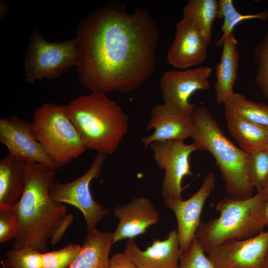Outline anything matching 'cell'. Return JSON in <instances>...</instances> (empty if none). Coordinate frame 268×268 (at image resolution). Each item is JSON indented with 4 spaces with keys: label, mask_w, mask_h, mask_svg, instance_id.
Listing matches in <instances>:
<instances>
[{
    "label": "cell",
    "mask_w": 268,
    "mask_h": 268,
    "mask_svg": "<svg viewBox=\"0 0 268 268\" xmlns=\"http://www.w3.org/2000/svg\"><path fill=\"white\" fill-rule=\"evenodd\" d=\"M42 253L30 247L12 249L0 263L5 268H44Z\"/></svg>",
    "instance_id": "cell-26"
},
{
    "label": "cell",
    "mask_w": 268,
    "mask_h": 268,
    "mask_svg": "<svg viewBox=\"0 0 268 268\" xmlns=\"http://www.w3.org/2000/svg\"><path fill=\"white\" fill-rule=\"evenodd\" d=\"M216 0H190L183 7V17L191 21L208 45L212 40V27L217 18Z\"/></svg>",
    "instance_id": "cell-22"
},
{
    "label": "cell",
    "mask_w": 268,
    "mask_h": 268,
    "mask_svg": "<svg viewBox=\"0 0 268 268\" xmlns=\"http://www.w3.org/2000/svg\"><path fill=\"white\" fill-rule=\"evenodd\" d=\"M25 188L15 206L19 230L12 247H30L45 253L49 241L55 244L61 240L73 216L67 213L64 203L50 198L56 169L36 162L25 163Z\"/></svg>",
    "instance_id": "cell-2"
},
{
    "label": "cell",
    "mask_w": 268,
    "mask_h": 268,
    "mask_svg": "<svg viewBox=\"0 0 268 268\" xmlns=\"http://www.w3.org/2000/svg\"><path fill=\"white\" fill-rule=\"evenodd\" d=\"M246 171L251 187L261 192L268 183V148L249 154Z\"/></svg>",
    "instance_id": "cell-25"
},
{
    "label": "cell",
    "mask_w": 268,
    "mask_h": 268,
    "mask_svg": "<svg viewBox=\"0 0 268 268\" xmlns=\"http://www.w3.org/2000/svg\"><path fill=\"white\" fill-rule=\"evenodd\" d=\"M0 141L12 158L24 163H39L58 169L36 139L31 122L16 115L0 119Z\"/></svg>",
    "instance_id": "cell-11"
},
{
    "label": "cell",
    "mask_w": 268,
    "mask_h": 268,
    "mask_svg": "<svg viewBox=\"0 0 268 268\" xmlns=\"http://www.w3.org/2000/svg\"><path fill=\"white\" fill-rule=\"evenodd\" d=\"M33 134L58 168L79 157L86 148L68 118L65 105L45 103L35 111Z\"/></svg>",
    "instance_id": "cell-6"
},
{
    "label": "cell",
    "mask_w": 268,
    "mask_h": 268,
    "mask_svg": "<svg viewBox=\"0 0 268 268\" xmlns=\"http://www.w3.org/2000/svg\"><path fill=\"white\" fill-rule=\"evenodd\" d=\"M2 268H5L4 267H2Z\"/></svg>",
    "instance_id": "cell-36"
},
{
    "label": "cell",
    "mask_w": 268,
    "mask_h": 268,
    "mask_svg": "<svg viewBox=\"0 0 268 268\" xmlns=\"http://www.w3.org/2000/svg\"><path fill=\"white\" fill-rule=\"evenodd\" d=\"M158 167L164 170L161 193L165 199H183V178L192 176L190 163L192 153L199 150L194 142L166 140L155 141L149 145Z\"/></svg>",
    "instance_id": "cell-9"
},
{
    "label": "cell",
    "mask_w": 268,
    "mask_h": 268,
    "mask_svg": "<svg viewBox=\"0 0 268 268\" xmlns=\"http://www.w3.org/2000/svg\"><path fill=\"white\" fill-rule=\"evenodd\" d=\"M191 137L199 150L210 152L214 158L230 197L244 199L253 196L246 166L249 154L225 135L218 122L204 106L196 107L192 114Z\"/></svg>",
    "instance_id": "cell-4"
},
{
    "label": "cell",
    "mask_w": 268,
    "mask_h": 268,
    "mask_svg": "<svg viewBox=\"0 0 268 268\" xmlns=\"http://www.w3.org/2000/svg\"><path fill=\"white\" fill-rule=\"evenodd\" d=\"M8 5L4 2H0V19L3 18L6 14Z\"/></svg>",
    "instance_id": "cell-33"
},
{
    "label": "cell",
    "mask_w": 268,
    "mask_h": 268,
    "mask_svg": "<svg viewBox=\"0 0 268 268\" xmlns=\"http://www.w3.org/2000/svg\"><path fill=\"white\" fill-rule=\"evenodd\" d=\"M228 130L240 148L248 154L268 148V129L224 110Z\"/></svg>",
    "instance_id": "cell-20"
},
{
    "label": "cell",
    "mask_w": 268,
    "mask_h": 268,
    "mask_svg": "<svg viewBox=\"0 0 268 268\" xmlns=\"http://www.w3.org/2000/svg\"><path fill=\"white\" fill-rule=\"evenodd\" d=\"M113 233L96 230L87 233L81 250L68 268H109Z\"/></svg>",
    "instance_id": "cell-19"
},
{
    "label": "cell",
    "mask_w": 268,
    "mask_h": 268,
    "mask_svg": "<svg viewBox=\"0 0 268 268\" xmlns=\"http://www.w3.org/2000/svg\"><path fill=\"white\" fill-rule=\"evenodd\" d=\"M238 41L233 33L224 40L219 63L216 66V81L214 84L217 104L224 102L234 93V86L237 79L239 54Z\"/></svg>",
    "instance_id": "cell-18"
},
{
    "label": "cell",
    "mask_w": 268,
    "mask_h": 268,
    "mask_svg": "<svg viewBox=\"0 0 268 268\" xmlns=\"http://www.w3.org/2000/svg\"><path fill=\"white\" fill-rule=\"evenodd\" d=\"M212 72L211 67L207 66L165 72L159 80L163 103L191 116L196 105L190 102V98L197 91L210 89Z\"/></svg>",
    "instance_id": "cell-10"
},
{
    "label": "cell",
    "mask_w": 268,
    "mask_h": 268,
    "mask_svg": "<svg viewBox=\"0 0 268 268\" xmlns=\"http://www.w3.org/2000/svg\"><path fill=\"white\" fill-rule=\"evenodd\" d=\"M109 268H138L124 253H117L110 259Z\"/></svg>",
    "instance_id": "cell-31"
},
{
    "label": "cell",
    "mask_w": 268,
    "mask_h": 268,
    "mask_svg": "<svg viewBox=\"0 0 268 268\" xmlns=\"http://www.w3.org/2000/svg\"><path fill=\"white\" fill-rule=\"evenodd\" d=\"M114 215L119 220L113 233L114 244L124 239H134L146 233L159 218L151 201L143 197H135L130 202L116 207Z\"/></svg>",
    "instance_id": "cell-17"
},
{
    "label": "cell",
    "mask_w": 268,
    "mask_h": 268,
    "mask_svg": "<svg viewBox=\"0 0 268 268\" xmlns=\"http://www.w3.org/2000/svg\"><path fill=\"white\" fill-rule=\"evenodd\" d=\"M179 268H214L205 255L198 239L193 240L188 249L181 254Z\"/></svg>",
    "instance_id": "cell-30"
},
{
    "label": "cell",
    "mask_w": 268,
    "mask_h": 268,
    "mask_svg": "<svg viewBox=\"0 0 268 268\" xmlns=\"http://www.w3.org/2000/svg\"><path fill=\"white\" fill-rule=\"evenodd\" d=\"M215 183V177L210 172L205 176L197 192L188 199H164L166 206L173 211L176 217L181 253L188 249L196 238L197 230L201 223L200 219L203 207Z\"/></svg>",
    "instance_id": "cell-13"
},
{
    "label": "cell",
    "mask_w": 268,
    "mask_h": 268,
    "mask_svg": "<svg viewBox=\"0 0 268 268\" xmlns=\"http://www.w3.org/2000/svg\"><path fill=\"white\" fill-rule=\"evenodd\" d=\"M106 155L97 153L89 169L81 176L66 183L54 182L50 186V198L55 201L67 203L78 208L83 214L87 233L97 230L99 223L110 212V209L102 205L93 198L90 186L97 179L105 162Z\"/></svg>",
    "instance_id": "cell-8"
},
{
    "label": "cell",
    "mask_w": 268,
    "mask_h": 268,
    "mask_svg": "<svg viewBox=\"0 0 268 268\" xmlns=\"http://www.w3.org/2000/svg\"><path fill=\"white\" fill-rule=\"evenodd\" d=\"M262 217L265 226L268 227V201H265L263 204Z\"/></svg>",
    "instance_id": "cell-32"
},
{
    "label": "cell",
    "mask_w": 268,
    "mask_h": 268,
    "mask_svg": "<svg viewBox=\"0 0 268 268\" xmlns=\"http://www.w3.org/2000/svg\"><path fill=\"white\" fill-rule=\"evenodd\" d=\"M266 201H268V183L265 188L261 192Z\"/></svg>",
    "instance_id": "cell-34"
},
{
    "label": "cell",
    "mask_w": 268,
    "mask_h": 268,
    "mask_svg": "<svg viewBox=\"0 0 268 268\" xmlns=\"http://www.w3.org/2000/svg\"><path fill=\"white\" fill-rule=\"evenodd\" d=\"M81 250L79 244H68L58 250L42 253L44 268H68Z\"/></svg>",
    "instance_id": "cell-28"
},
{
    "label": "cell",
    "mask_w": 268,
    "mask_h": 268,
    "mask_svg": "<svg viewBox=\"0 0 268 268\" xmlns=\"http://www.w3.org/2000/svg\"><path fill=\"white\" fill-rule=\"evenodd\" d=\"M217 18L223 19L221 26L222 34L216 43L217 47H222L225 39L233 33L235 27L243 21L258 19L263 21L268 19V10L256 13L242 14L235 8L232 0H219Z\"/></svg>",
    "instance_id": "cell-24"
},
{
    "label": "cell",
    "mask_w": 268,
    "mask_h": 268,
    "mask_svg": "<svg viewBox=\"0 0 268 268\" xmlns=\"http://www.w3.org/2000/svg\"><path fill=\"white\" fill-rule=\"evenodd\" d=\"M152 129L154 132L151 134L141 139L144 147L155 141L184 142L191 135L192 115H186L167 103L157 104L151 109L146 128L147 131Z\"/></svg>",
    "instance_id": "cell-15"
},
{
    "label": "cell",
    "mask_w": 268,
    "mask_h": 268,
    "mask_svg": "<svg viewBox=\"0 0 268 268\" xmlns=\"http://www.w3.org/2000/svg\"><path fill=\"white\" fill-rule=\"evenodd\" d=\"M123 253L138 268H179L181 252L177 229L163 240L155 239L144 251L129 239Z\"/></svg>",
    "instance_id": "cell-16"
},
{
    "label": "cell",
    "mask_w": 268,
    "mask_h": 268,
    "mask_svg": "<svg viewBox=\"0 0 268 268\" xmlns=\"http://www.w3.org/2000/svg\"><path fill=\"white\" fill-rule=\"evenodd\" d=\"M268 231L242 240H230L211 249L207 257L214 268H264Z\"/></svg>",
    "instance_id": "cell-12"
},
{
    "label": "cell",
    "mask_w": 268,
    "mask_h": 268,
    "mask_svg": "<svg viewBox=\"0 0 268 268\" xmlns=\"http://www.w3.org/2000/svg\"><path fill=\"white\" fill-rule=\"evenodd\" d=\"M78 78L91 92L128 93L154 73L159 41L158 26L145 9L129 12L110 3L78 25Z\"/></svg>",
    "instance_id": "cell-1"
},
{
    "label": "cell",
    "mask_w": 268,
    "mask_h": 268,
    "mask_svg": "<svg viewBox=\"0 0 268 268\" xmlns=\"http://www.w3.org/2000/svg\"><path fill=\"white\" fill-rule=\"evenodd\" d=\"M253 59L257 66L255 85L264 97L268 99V32L255 48Z\"/></svg>",
    "instance_id": "cell-27"
},
{
    "label": "cell",
    "mask_w": 268,
    "mask_h": 268,
    "mask_svg": "<svg viewBox=\"0 0 268 268\" xmlns=\"http://www.w3.org/2000/svg\"><path fill=\"white\" fill-rule=\"evenodd\" d=\"M79 46L75 37L60 42L46 40L38 29L33 30L24 58L25 80L30 83L60 76L76 66Z\"/></svg>",
    "instance_id": "cell-7"
},
{
    "label": "cell",
    "mask_w": 268,
    "mask_h": 268,
    "mask_svg": "<svg viewBox=\"0 0 268 268\" xmlns=\"http://www.w3.org/2000/svg\"><path fill=\"white\" fill-rule=\"evenodd\" d=\"M223 104L224 110L268 129V104L253 101L238 93H234Z\"/></svg>",
    "instance_id": "cell-23"
},
{
    "label": "cell",
    "mask_w": 268,
    "mask_h": 268,
    "mask_svg": "<svg viewBox=\"0 0 268 268\" xmlns=\"http://www.w3.org/2000/svg\"><path fill=\"white\" fill-rule=\"evenodd\" d=\"M208 46L193 24L183 17L176 25L174 39L167 52V62L181 70L200 65L206 59Z\"/></svg>",
    "instance_id": "cell-14"
},
{
    "label": "cell",
    "mask_w": 268,
    "mask_h": 268,
    "mask_svg": "<svg viewBox=\"0 0 268 268\" xmlns=\"http://www.w3.org/2000/svg\"><path fill=\"white\" fill-rule=\"evenodd\" d=\"M264 268H268V251L265 258Z\"/></svg>",
    "instance_id": "cell-35"
},
{
    "label": "cell",
    "mask_w": 268,
    "mask_h": 268,
    "mask_svg": "<svg viewBox=\"0 0 268 268\" xmlns=\"http://www.w3.org/2000/svg\"><path fill=\"white\" fill-rule=\"evenodd\" d=\"M65 107L86 149L113 154L128 133V116L106 94L91 92L77 97Z\"/></svg>",
    "instance_id": "cell-3"
},
{
    "label": "cell",
    "mask_w": 268,
    "mask_h": 268,
    "mask_svg": "<svg viewBox=\"0 0 268 268\" xmlns=\"http://www.w3.org/2000/svg\"><path fill=\"white\" fill-rule=\"evenodd\" d=\"M19 230L18 219L15 206L0 204V242L15 239Z\"/></svg>",
    "instance_id": "cell-29"
},
{
    "label": "cell",
    "mask_w": 268,
    "mask_h": 268,
    "mask_svg": "<svg viewBox=\"0 0 268 268\" xmlns=\"http://www.w3.org/2000/svg\"><path fill=\"white\" fill-rule=\"evenodd\" d=\"M265 201L261 192L244 199L226 197L220 200L216 206L219 216L201 223L196 233L204 252L207 254L224 242L249 238L263 231Z\"/></svg>",
    "instance_id": "cell-5"
},
{
    "label": "cell",
    "mask_w": 268,
    "mask_h": 268,
    "mask_svg": "<svg viewBox=\"0 0 268 268\" xmlns=\"http://www.w3.org/2000/svg\"><path fill=\"white\" fill-rule=\"evenodd\" d=\"M25 163L7 155L0 161V204L15 206L26 181Z\"/></svg>",
    "instance_id": "cell-21"
}]
</instances>
